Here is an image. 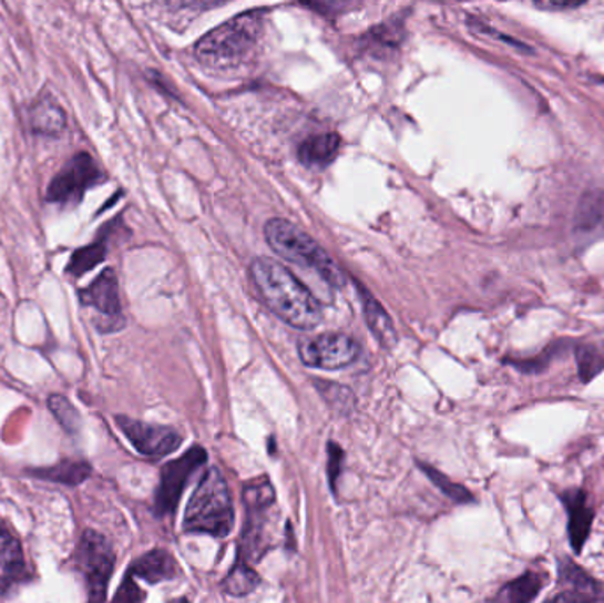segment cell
I'll return each instance as SVG.
<instances>
[{"mask_svg":"<svg viewBox=\"0 0 604 603\" xmlns=\"http://www.w3.org/2000/svg\"><path fill=\"white\" fill-rule=\"evenodd\" d=\"M244 525L239 540V563L257 564L273 546L276 529V494L269 478L258 477L244 483Z\"/></svg>","mask_w":604,"mask_h":603,"instance_id":"obj_2","label":"cell"},{"mask_svg":"<svg viewBox=\"0 0 604 603\" xmlns=\"http://www.w3.org/2000/svg\"><path fill=\"white\" fill-rule=\"evenodd\" d=\"M576 231L594 234L604 231V192L583 195L576 211Z\"/></svg>","mask_w":604,"mask_h":603,"instance_id":"obj_20","label":"cell"},{"mask_svg":"<svg viewBox=\"0 0 604 603\" xmlns=\"http://www.w3.org/2000/svg\"><path fill=\"white\" fill-rule=\"evenodd\" d=\"M544 575L526 572L522 578L508 582L496 595L495 603H532L544 587Z\"/></svg>","mask_w":604,"mask_h":603,"instance_id":"obj_16","label":"cell"},{"mask_svg":"<svg viewBox=\"0 0 604 603\" xmlns=\"http://www.w3.org/2000/svg\"><path fill=\"white\" fill-rule=\"evenodd\" d=\"M576 364H579L580 379L583 382L600 376L604 368V347L600 344H582L576 349Z\"/></svg>","mask_w":604,"mask_h":603,"instance_id":"obj_24","label":"cell"},{"mask_svg":"<svg viewBox=\"0 0 604 603\" xmlns=\"http://www.w3.org/2000/svg\"><path fill=\"white\" fill-rule=\"evenodd\" d=\"M262 34V13H240L202 38L195 55L211 68H231L248 58Z\"/></svg>","mask_w":604,"mask_h":603,"instance_id":"obj_5","label":"cell"},{"mask_svg":"<svg viewBox=\"0 0 604 603\" xmlns=\"http://www.w3.org/2000/svg\"><path fill=\"white\" fill-rule=\"evenodd\" d=\"M264 234H266L267 245L275 249V254L279 257L297 266L314 269L329 285L335 287L345 285V275L338 264L303 228L288 219L273 218L267 222Z\"/></svg>","mask_w":604,"mask_h":603,"instance_id":"obj_4","label":"cell"},{"mask_svg":"<svg viewBox=\"0 0 604 603\" xmlns=\"http://www.w3.org/2000/svg\"><path fill=\"white\" fill-rule=\"evenodd\" d=\"M559 573H561L562 584L567 590L588 596L596 603H604L603 586H600L594 579L588 578L587 573L583 572L576 564L571 563V561H562L559 564Z\"/></svg>","mask_w":604,"mask_h":603,"instance_id":"obj_19","label":"cell"},{"mask_svg":"<svg viewBox=\"0 0 604 603\" xmlns=\"http://www.w3.org/2000/svg\"><path fill=\"white\" fill-rule=\"evenodd\" d=\"M585 4V0H535V8L544 11H565V9L580 8Z\"/></svg>","mask_w":604,"mask_h":603,"instance_id":"obj_29","label":"cell"},{"mask_svg":"<svg viewBox=\"0 0 604 603\" xmlns=\"http://www.w3.org/2000/svg\"><path fill=\"white\" fill-rule=\"evenodd\" d=\"M205 462H207V451L201 447H193L183 457L166 463L160 474V486L154 495V512L157 517L174 515L178 501L183 498L187 480Z\"/></svg>","mask_w":604,"mask_h":603,"instance_id":"obj_8","label":"cell"},{"mask_svg":"<svg viewBox=\"0 0 604 603\" xmlns=\"http://www.w3.org/2000/svg\"><path fill=\"white\" fill-rule=\"evenodd\" d=\"M29 119H31L32 130L41 135H55L65 127L64 110L50 98L35 101Z\"/></svg>","mask_w":604,"mask_h":603,"instance_id":"obj_18","label":"cell"},{"mask_svg":"<svg viewBox=\"0 0 604 603\" xmlns=\"http://www.w3.org/2000/svg\"><path fill=\"white\" fill-rule=\"evenodd\" d=\"M234 528V504L222 471L211 468L193 492L184 515V531L226 538Z\"/></svg>","mask_w":604,"mask_h":603,"instance_id":"obj_3","label":"cell"},{"mask_svg":"<svg viewBox=\"0 0 604 603\" xmlns=\"http://www.w3.org/2000/svg\"><path fill=\"white\" fill-rule=\"evenodd\" d=\"M258 584H260V578L255 569L249 564L239 563V561H235L234 569L223 581V587L232 596L249 595Z\"/></svg>","mask_w":604,"mask_h":603,"instance_id":"obj_22","label":"cell"},{"mask_svg":"<svg viewBox=\"0 0 604 603\" xmlns=\"http://www.w3.org/2000/svg\"><path fill=\"white\" fill-rule=\"evenodd\" d=\"M170 603H190V602H187L186 599H178V600H174V602H170Z\"/></svg>","mask_w":604,"mask_h":603,"instance_id":"obj_31","label":"cell"},{"mask_svg":"<svg viewBox=\"0 0 604 603\" xmlns=\"http://www.w3.org/2000/svg\"><path fill=\"white\" fill-rule=\"evenodd\" d=\"M74 563L85 582L88 603H105L109 582L115 569V554L109 540L91 529L85 531L76 546Z\"/></svg>","mask_w":604,"mask_h":603,"instance_id":"obj_6","label":"cell"},{"mask_svg":"<svg viewBox=\"0 0 604 603\" xmlns=\"http://www.w3.org/2000/svg\"><path fill=\"white\" fill-rule=\"evenodd\" d=\"M103 181V172L94 157L88 153H79L65 163L59 174L50 183L47 197L50 202L62 206H76L83 195Z\"/></svg>","mask_w":604,"mask_h":603,"instance_id":"obj_7","label":"cell"},{"mask_svg":"<svg viewBox=\"0 0 604 603\" xmlns=\"http://www.w3.org/2000/svg\"><path fill=\"white\" fill-rule=\"evenodd\" d=\"M80 302H82L83 306L100 311L105 317V324H109V326L122 324L117 276H115L113 269H105L89 287L80 290Z\"/></svg>","mask_w":604,"mask_h":603,"instance_id":"obj_11","label":"cell"},{"mask_svg":"<svg viewBox=\"0 0 604 603\" xmlns=\"http://www.w3.org/2000/svg\"><path fill=\"white\" fill-rule=\"evenodd\" d=\"M117 425L133 448L140 454L151 457V459H160V457L174 453L183 442V436L172 427L144 423V421L131 420L126 416H117Z\"/></svg>","mask_w":604,"mask_h":603,"instance_id":"obj_10","label":"cell"},{"mask_svg":"<svg viewBox=\"0 0 604 603\" xmlns=\"http://www.w3.org/2000/svg\"><path fill=\"white\" fill-rule=\"evenodd\" d=\"M341 147V139L336 133H318L306 139L299 145L300 162L311 168H324L330 162H335Z\"/></svg>","mask_w":604,"mask_h":603,"instance_id":"obj_15","label":"cell"},{"mask_svg":"<svg viewBox=\"0 0 604 603\" xmlns=\"http://www.w3.org/2000/svg\"><path fill=\"white\" fill-rule=\"evenodd\" d=\"M50 411L55 416L57 421L64 427L65 432L76 433L80 429V416L73 403L62 395H52L49 400Z\"/></svg>","mask_w":604,"mask_h":603,"instance_id":"obj_26","label":"cell"},{"mask_svg":"<svg viewBox=\"0 0 604 603\" xmlns=\"http://www.w3.org/2000/svg\"><path fill=\"white\" fill-rule=\"evenodd\" d=\"M565 510L570 515V540L574 552H582L587 542L594 522V510L588 504L587 495L582 490H571L562 495Z\"/></svg>","mask_w":604,"mask_h":603,"instance_id":"obj_12","label":"cell"},{"mask_svg":"<svg viewBox=\"0 0 604 603\" xmlns=\"http://www.w3.org/2000/svg\"><path fill=\"white\" fill-rule=\"evenodd\" d=\"M127 573H131L135 579L149 582V584H157V582L172 581L177 578L178 564L174 555L165 549H154L131 564Z\"/></svg>","mask_w":604,"mask_h":603,"instance_id":"obj_13","label":"cell"},{"mask_svg":"<svg viewBox=\"0 0 604 603\" xmlns=\"http://www.w3.org/2000/svg\"><path fill=\"white\" fill-rule=\"evenodd\" d=\"M549 603H596L588 596L580 595L576 591L565 590L561 595H556L555 599L550 600Z\"/></svg>","mask_w":604,"mask_h":603,"instance_id":"obj_30","label":"cell"},{"mask_svg":"<svg viewBox=\"0 0 604 603\" xmlns=\"http://www.w3.org/2000/svg\"><path fill=\"white\" fill-rule=\"evenodd\" d=\"M89 474H91L89 463L74 462V460H65V462L57 463L52 468L35 471V477L64 483V486H80L83 480H88Z\"/></svg>","mask_w":604,"mask_h":603,"instance_id":"obj_21","label":"cell"},{"mask_svg":"<svg viewBox=\"0 0 604 603\" xmlns=\"http://www.w3.org/2000/svg\"><path fill=\"white\" fill-rule=\"evenodd\" d=\"M299 356L308 367L339 370L356 361L359 346L344 333H324L311 340L299 341Z\"/></svg>","mask_w":604,"mask_h":603,"instance_id":"obj_9","label":"cell"},{"mask_svg":"<svg viewBox=\"0 0 604 603\" xmlns=\"http://www.w3.org/2000/svg\"><path fill=\"white\" fill-rule=\"evenodd\" d=\"M25 575L22 545L13 534L0 528V591L9 590Z\"/></svg>","mask_w":604,"mask_h":603,"instance_id":"obj_14","label":"cell"},{"mask_svg":"<svg viewBox=\"0 0 604 603\" xmlns=\"http://www.w3.org/2000/svg\"><path fill=\"white\" fill-rule=\"evenodd\" d=\"M144 600L145 591L136 584L135 578L131 573H126V578L113 596L112 603H144Z\"/></svg>","mask_w":604,"mask_h":603,"instance_id":"obj_28","label":"cell"},{"mask_svg":"<svg viewBox=\"0 0 604 603\" xmlns=\"http://www.w3.org/2000/svg\"><path fill=\"white\" fill-rule=\"evenodd\" d=\"M362 308H365L366 323L375 337L379 338L382 346H392L396 341L395 324L377 298L365 289H362Z\"/></svg>","mask_w":604,"mask_h":603,"instance_id":"obj_17","label":"cell"},{"mask_svg":"<svg viewBox=\"0 0 604 603\" xmlns=\"http://www.w3.org/2000/svg\"><path fill=\"white\" fill-rule=\"evenodd\" d=\"M106 257L105 241H96L92 245L83 246V248L76 249L73 257H71L70 264H68V275L82 276L85 273L91 272L98 264L103 263Z\"/></svg>","mask_w":604,"mask_h":603,"instance_id":"obj_23","label":"cell"},{"mask_svg":"<svg viewBox=\"0 0 604 603\" xmlns=\"http://www.w3.org/2000/svg\"><path fill=\"white\" fill-rule=\"evenodd\" d=\"M419 468H421L422 471H424V474H427V477L430 478V480L433 481V483H436L440 490H442L443 494L448 495L449 499H452L454 503L467 504L474 501V495L470 494L465 487L458 486V483H454V481L449 480L446 474L437 471L436 468H431V466H428V463L422 462H419Z\"/></svg>","mask_w":604,"mask_h":603,"instance_id":"obj_25","label":"cell"},{"mask_svg":"<svg viewBox=\"0 0 604 603\" xmlns=\"http://www.w3.org/2000/svg\"><path fill=\"white\" fill-rule=\"evenodd\" d=\"M253 284L262 302L283 323L303 331H311L323 320V310L314 293L290 269L269 257L255 258L249 267Z\"/></svg>","mask_w":604,"mask_h":603,"instance_id":"obj_1","label":"cell"},{"mask_svg":"<svg viewBox=\"0 0 604 603\" xmlns=\"http://www.w3.org/2000/svg\"><path fill=\"white\" fill-rule=\"evenodd\" d=\"M345 453L339 448L338 442L329 441L327 444V477H329L330 490L336 494V487H338V478L344 469Z\"/></svg>","mask_w":604,"mask_h":603,"instance_id":"obj_27","label":"cell"}]
</instances>
